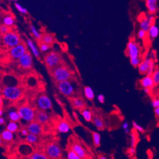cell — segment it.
I'll list each match as a JSON object with an SVG mask.
<instances>
[{"instance_id": "obj_1", "label": "cell", "mask_w": 159, "mask_h": 159, "mask_svg": "<svg viewBox=\"0 0 159 159\" xmlns=\"http://www.w3.org/2000/svg\"><path fill=\"white\" fill-rule=\"evenodd\" d=\"M51 75L56 83L70 81L73 77V73L67 67L60 65L51 69Z\"/></svg>"}, {"instance_id": "obj_2", "label": "cell", "mask_w": 159, "mask_h": 159, "mask_svg": "<svg viewBox=\"0 0 159 159\" xmlns=\"http://www.w3.org/2000/svg\"><path fill=\"white\" fill-rule=\"evenodd\" d=\"M2 96L9 101H17L22 96V90L17 86H5L2 89Z\"/></svg>"}, {"instance_id": "obj_3", "label": "cell", "mask_w": 159, "mask_h": 159, "mask_svg": "<svg viewBox=\"0 0 159 159\" xmlns=\"http://www.w3.org/2000/svg\"><path fill=\"white\" fill-rule=\"evenodd\" d=\"M44 62L49 70L62 64V55L56 52H50L47 53L44 58Z\"/></svg>"}, {"instance_id": "obj_4", "label": "cell", "mask_w": 159, "mask_h": 159, "mask_svg": "<svg viewBox=\"0 0 159 159\" xmlns=\"http://www.w3.org/2000/svg\"><path fill=\"white\" fill-rule=\"evenodd\" d=\"M17 111L21 118L27 122H31L35 120L36 111L27 105H24L18 108Z\"/></svg>"}, {"instance_id": "obj_5", "label": "cell", "mask_w": 159, "mask_h": 159, "mask_svg": "<svg viewBox=\"0 0 159 159\" xmlns=\"http://www.w3.org/2000/svg\"><path fill=\"white\" fill-rule=\"evenodd\" d=\"M137 67L140 74L144 76H152L156 68L155 62L152 58L143 60Z\"/></svg>"}, {"instance_id": "obj_6", "label": "cell", "mask_w": 159, "mask_h": 159, "mask_svg": "<svg viewBox=\"0 0 159 159\" xmlns=\"http://www.w3.org/2000/svg\"><path fill=\"white\" fill-rule=\"evenodd\" d=\"M56 87L59 92L66 97H73L75 94V87L71 80L56 83Z\"/></svg>"}, {"instance_id": "obj_7", "label": "cell", "mask_w": 159, "mask_h": 159, "mask_svg": "<svg viewBox=\"0 0 159 159\" xmlns=\"http://www.w3.org/2000/svg\"><path fill=\"white\" fill-rule=\"evenodd\" d=\"M3 44L8 48H12L22 42L20 36L14 31H9L2 36Z\"/></svg>"}, {"instance_id": "obj_8", "label": "cell", "mask_w": 159, "mask_h": 159, "mask_svg": "<svg viewBox=\"0 0 159 159\" xmlns=\"http://www.w3.org/2000/svg\"><path fill=\"white\" fill-rule=\"evenodd\" d=\"M45 153L48 158L57 159L62 157V151L60 146L56 143H49L45 148Z\"/></svg>"}, {"instance_id": "obj_9", "label": "cell", "mask_w": 159, "mask_h": 159, "mask_svg": "<svg viewBox=\"0 0 159 159\" xmlns=\"http://www.w3.org/2000/svg\"><path fill=\"white\" fill-rule=\"evenodd\" d=\"M126 55L130 60L141 57V48L134 39H131L127 43L126 46Z\"/></svg>"}, {"instance_id": "obj_10", "label": "cell", "mask_w": 159, "mask_h": 159, "mask_svg": "<svg viewBox=\"0 0 159 159\" xmlns=\"http://www.w3.org/2000/svg\"><path fill=\"white\" fill-rule=\"evenodd\" d=\"M36 106L39 110L48 111L52 108L53 104L51 99L46 95H41L36 100Z\"/></svg>"}, {"instance_id": "obj_11", "label": "cell", "mask_w": 159, "mask_h": 159, "mask_svg": "<svg viewBox=\"0 0 159 159\" xmlns=\"http://www.w3.org/2000/svg\"><path fill=\"white\" fill-rule=\"evenodd\" d=\"M27 52V48L25 43H21L17 46L10 48L9 52L10 56L14 60H18Z\"/></svg>"}, {"instance_id": "obj_12", "label": "cell", "mask_w": 159, "mask_h": 159, "mask_svg": "<svg viewBox=\"0 0 159 159\" xmlns=\"http://www.w3.org/2000/svg\"><path fill=\"white\" fill-rule=\"evenodd\" d=\"M19 66L24 69H29L33 67V59L32 55L28 51L18 60Z\"/></svg>"}, {"instance_id": "obj_13", "label": "cell", "mask_w": 159, "mask_h": 159, "mask_svg": "<svg viewBox=\"0 0 159 159\" xmlns=\"http://www.w3.org/2000/svg\"><path fill=\"white\" fill-rule=\"evenodd\" d=\"M71 148L77 153V155L80 157L81 159L89 158L87 157L88 155H87L86 150L79 143H78L77 142H73L71 145Z\"/></svg>"}, {"instance_id": "obj_14", "label": "cell", "mask_w": 159, "mask_h": 159, "mask_svg": "<svg viewBox=\"0 0 159 159\" xmlns=\"http://www.w3.org/2000/svg\"><path fill=\"white\" fill-rule=\"evenodd\" d=\"M26 128L27 129L29 133H32L37 136L41 134L43 131L42 125L35 120L31 122H29Z\"/></svg>"}, {"instance_id": "obj_15", "label": "cell", "mask_w": 159, "mask_h": 159, "mask_svg": "<svg viewBox=\"0 0 159 159\" xmlns=\"http://www.w3.org/2000/svg\"><path fill=\"white\" fill-rule=\"evenodd\" d=\"M49 120V116L45 111L39 110L36 112L35 121L41 125L46 124Z\"/></svg>"}, {"instance_id": "obj_16", "label": "cell", "mask_w": 159, "mask_h": 159, "mask_svg": "<svg viewBox=\"0 0 159 159\" xmlns=\"http://www.w3.org/2000/svg\"><path fill=\"white\" fill-rule=\"evenodd\" d=\"M140 84L143 89L149 88V89H150L151 90H152L155 87V84H154L152 76H148V75L145 76L141 79V80L140 81Z\"/></svg>"}, {"instance_id": "obj_17", "label": "cell", "mask_w": 159, "mask_h": 159, "mask_svg": "<svg viewBox=\"0 0 159 159\" xmlns=\"http://www.w3.org/2000/svg\"><path fill=\"white\" fill-rule=\"evenodd\" d=\"M158 0H145L146 7L148 14H156L158 10Z\"/></svg>"}, {"instance_id": "obj_18", "label": "cell", "mask_w": 159, "mask_h": 159, "mask_svg": "<svg viewBox=\"0 0 159 159\" xmlns=\"http://www.w3.org/2000/svg\"><path fill=\"white\" fill-rule=\"evenodd\" d=\"M72 104L73 107L79 110H83L86 108V103L84 99L81 97H74L72 99Z\"/></svg>"}, {"instance_id": "obj_19", "label": "cell", "mask_w": 159, "mask_h": 159, "mask_svg": "<svg viewBox=\"0 0 159 159\" xmlns=\"http://www.w3.org/2000/svg\"><path fill=\"white\" fill-rule=\"evenodd\" d=\"M56 130L59 133H67L71 130V126L67 121L60 122L57 125Z\"/></svg>"}, {"instance_id": "obj_20", "label": "cell", "mask_w": 159, "mask_h": 159, "mask_svg": "<svg viewBox=\"0 0 159 159\" xmlns=\"http://www.w3.org/2000/svg\"><path fill=\"white\" fill-rule=\"evenodd\" d=\"M158 34H159L158 27L156 25H155V24H152L147 32L148 37L150 38L151 41H153L155 38L158 37Z\"/></svg>"}, {"instance_id": "obj_21", "label": "cell", "mask_w": 159, "mask_h": 159, "mask_svg": "<svg viewBox=\"0 0 159 159\" xmlns=\"http://www.w3.org/2000/svg\"><path fill=\"white\" fill-rule=\"evenodd\" d=\"M26 44L27 45V46H29L30 49H31L32 53L36 58H39V56H40V53H39V49L37 48L36 44L34 43V41L32 40V39L27 38L26 39Z\"/></svg>"}, {"instance_id": "obj_22", "label": "cell", "mask_w": 159, "mask_h": 159, "mask_svg": "<svg viewBox=\"0 0 159 159\" xmlns=\"http://www.w3.org/2000/svg\"><path fill=\"white\" fill-rule=\"evenodd\" d=\"M91 122L98 130H103L105 129V122L100 117L93 116Z\"/></svg>"}, {"instance_id": "obj_23", "label": "cell", "mask_w": 159, "mask_h": 159, "mask_svg": "<svg viewBox=\"0 0 159 159\" xmlns=\"http://www.w3.org/2000/svg\"><path fill=\"white\" fill-rule=\"evenodd\" d=\"M39 41L43 43L52 45L55 41V38H54V36L51 34L45 33L41 35V37Z\"/></svg>"}, {"instance_id": "obj_24", "label": "cell", "mask_w": 159, "mask_h": 159, "mask_svg": "<svg viewBox=\"0 0 159 159\" xmlns=\"http://www.w3.org/2000/svg\"><path fill=\"white\" fill-rule=\"evenodd\" d=\"M152 24L149 22V21L148 20L146 16L145 17H142L140 19V29L143 30V31H146V33L148 32V31L150 29V26Z\"/></svg>"}, {"instance_id": "obj_25", "label": "cell", "mask_w": 159, "mask_h": 159, "mask_svg": "<svg viewBox=\"0 0 159 159\" xmlns=\"http://www.w3.org/2000/svg\"><path fill=\"white\" fill-rule=\"evenodd\" d=\"M0 136H1L3 141L6 142H10L13 141L14 138V133L10 131L7 130L3 131Z\"/></svg>"}, {"instance_id": "obj_26", "label": "cell", "mask_w": 159, "mask_h": 159, "mask_svg": "<svg viewBox=\"0 0 159 159\" xmlns=\"http://www.w3.org/2000/svg\"><path fill=\"white\" fill-rule=\"evenodd\" d=\"M81 111H82L81 115H82L83 117L84 118L85 121H86L87 122H91L93 117L92 112L89 110V109H87L86 108L83 109V110H81Z\"/></svg>"}, {"instance_id": "obj_27", "label": "cell", "mask_w": 159, "mask_h": 159, "mask_svg": "<svg viewBox=\"0 0 159 159\" xmlns=\"http://www.w3.org/2000/svg\"><path fill=\"white\" fill-rule=\"evenodd\" d=\"M84 93L85 97L88 100L93 101L95 98V93L93 89L89 86H85L84 87Z\"/></svg>"}, {"instance_id": "obj_28", "label": "cell", "mask_w": 159, "mask_h": 159, "mask_svg": "<svg viewBox=\"0 0 159 159\" xmlns=\"http://www.w3.org/2000/svg\"><path fill=\"white\" fill-rule=\"evenodd\" d=\"M8 117L9 120L10 121H13V122H18L21 119L17 111H10L8 114Z\"/></svg>"}, {"instance_id": "obj_29", "label": "cell", "mask_w": 159, "mask_h": 159, "mask_svg": "<svg viewBox=\"0 0 159 159\" xmlns=\"http://www.w3.org/2000/svg\"><path fill=\"white\" fill-rule=\"evenodd\" d=\"M3 24L11 27L15 24V18L12 15H6L3 19Z\"/></svg>"}, {"instance_id": "obj_30", "label": "cell", "mask_w": 159, "mask_h": 159, "mask_svg": "<svg viewBox=\"0 0 159 159\" xmlns=\"http://www.w3.org/2000/svg\"><path fill=\"white\" fill-rule=\"evenodd\" d=\"M6 130L14 133L17 132L19 130V124L17 122L10 121L6 126Z\"/></svg>"}, {"instance_id": "obj_31", "label": "cell", "mask_w": 159, "mask_h": 159, "mask_svg": "<svg viewBox=\"0 0 159 159\" xmlns=\"http://www.w3.org/2000/svg\"><path fill=\"white\" fill-rule=\"evenodd\" d=\"M92 138L94 146L96 148L100 147L101 145V135L97 132H93Z\"/></svg>"}, {"instance_id": "obj_32", "label": "cell", "mask_w": 159, "mask_h": 159, "mask_svg": "<svg viewBox=\"0 0 159 159\" xmlns=\"http://www.w3.org/2000/svg\"><path fill=\"white\" fill-rule=\"evenodd\" d=\"M25 140L29 144H36L38 142V136L37 135L29 133L25 137Z\"/></svg>"}, {"instance_id": "obj_33", "label": "cell", "mask_w": 159, "mask_h": 159, "mask_svg": "<svg viewBox=\"0 0 159 159\" xmlns=\"http://www.w3.org/2000/svg\"><path fill=\"white\" fill-rule=\"evenodd\" d=\"M29 158L31 159H48V157L45 153L43 152H34L30 155Z\"/></svg>"}, {"instance_id": "obj_34", "label": "cell", "mask_w": 159, "mask_h": 159, "mask_svg": "<svg viewBox=\"0 0 159 159\" xmlns=\"http://www.w3.org/2000/svg\"><path fill=\"white\" fill-rule=\"evenodd\" d=\"M30 30H31V33L33 34V35L34 36V37L37 39V40L38 41L40 40L42 34H41L37 31V29L36 28V27L33 24L30 25Z\"/></svg>"}, {"instance_id": "obj_35", "label": "cell", "mask_w": 159, "mask_h": 159, "mask_svg": "<svg viewBox=\"0 0 159 159\" xmlns=\"http://www.w3.org/2000/svg\"><path fill=\"white\" fill-rule=\"evenodd\" d=\"M151 76L152 77L155 86H158L159 85V68H156Z\"/></svg>"}, {"instance_id": "obj_36", "label": "cell", "mask_w": 159, "mask_h": 159, "mask_svg": "<svg viewBox=\"0 0 159 159\" xmlns=\"http://www.w3.org/2000/svg\"><path fill=\"white\" fill-rule=\"evenodd\" d=\"M67 158L68 159H81L77 153L73 151L71 148L69 149L67 153Z\"/></svg>"}, {"instance_id": "obj_37", "label": "cell", "mask_w": 159, "mask_h": 159, "mask_svg": "<svg viewBox=\"0 0 159 159\" xmlns=\"http://www.w3.org/2000/svg\"><path fill=\"white\" fill-rule=\"evenodd\" d=\"M15 7L16 8V9L17 10H18L20 13L22 14V15H26V14H28L27 9L25 8H24V7L22 6L21 4H19V3H17V2H15Z\"/></svg>"}, {"instance_id": "obj_38", "label": "cell", "mask_w": 159, "mask_h": 159, "mask_svg": "<svg viewBox=\"0 0 159 159\" xmlns=\"http://www.w3.org/2000/svg\"><path fill=\"white\" fill-rule=\"evenodd\" d=\"M39 50H40L43 53L48 52L49 49H50L51 48H52L51 45L46 44V43H41V42H39Z\"/></svg>"}, {"instance_id": "obj_39", "label": "cell", "mask_w": 159, "mask_h": 159, "mask_svg": "<svg viewBox=\"0 0 159 159\" xmlns=\"http://www.w3.org/2000/svg\"><path fill=\"white\" fill-rule=\"evenodd\" d=\"M138 136L134 133H131L130 134V146L135 147L138 143Z\"/></svg>"}, {"instance_id": "obj_40", "label": "cell", "mask_w": 159, "mask_h": 159, "mask_svg": "<svg viewBox=\"0 0 159 159\" xmlns=\"http://www.w3.org/2000/svg\"><path fill=\"white\" fill-rule=\"evenodd\" d=\"M9 31H10V27H8L7 25L3 24L0 25V35H2L3 36Z\"/></svg>"}, {"instance_id": "obj_41", "label": "cell", "mask_w": 159, "mask_h": 159, "mask_svg": "<svg viewBox=\"0 0 159 159\" xmlns=\"http://www.w3.org/2000/svg\"><path fill=\"white\" fill-rule=\"evenodd\" d=\"M142 61V57H138L136 58H133L130 60V63L134 67H137Z\"/></svg>"}, {"instance_id": "obj_42", "label": "cell", "mask_w": 159, "mask_h": 159, "mask_svg": "<svg viewBox=\"0 0 159 159\" xmlns=\"http://www.w3.org/2000/svg\"><path fill=\"white\" fill-rule=\"evenodd\" d=\"M137 36H138V39H143H143H145L148 36V35H147V33L146 31H143V30L140 29L137 33Z\"/></svg>"}, {"instance_id": "obj_43", "label": "cell", "mask_w": 159, "mask_h": 159, "mask_svg": "<svg viewBox=\"0 0 159 159\" xmlns=\"http://www.w3.org/2000/svg\"><path fill=\"white\" fill-rule=\"evenodd\" d=\"M132 125L133 127H134V130H136V131L140 132V133H144L145 132V130L143 127H142L141 126L139 125L137 122H136L135 121H133L132 122Z\"/></svg>"}, {"instance_id": "obj_44", "label": "cell", "mask_w": 159, "mask_h": 159, "mask_svg": "<svg viewBox=\"0 0 159 159\" xmlns=\"http://www.w3.org/2000/svg\"><path fill=\"white\" fill-rule=\"evenodd\" d=\"M146 17L148 18V20L152 24H154L155 22V20H156V17H155V14H149L148 15H146Z\"/></svg>"}, {"instance_id": "obj_45", "label": "cell", "mask_w": 159, "mask_h": 159, "mask_svg": "<svg viewBox=\"0 0 159 159\" xmlns=\"http://www.w3.org/2000/svg\"><path fill=\"white\" fill-rule=\"evenodd\" d=\"M151 105L153 108H156L159 106V98H156L153 99L151 102Z\"/></svg>"}, {"instance_id": "obj_46", "label": "cell", "mask_w": 159, "mask_h": 159, "mask_svg": "<svg viewBox=\"0 0 159 159\" xmlns=\"http://www.w3.org/2000/svg\"><path fill=\"white\" fill-rule=\"evenodd\" d=\"M127 153L130 154V155H131V156L134 155L136 154V148H135V147L131 146L127 150Z\"/></svg>"}, {"instance_id": "obj_47", "label": "cell", "mask_w": 159, "mask_h": 159, "mask_svg": "<svg viewBox=\"0 0 159 159\" xmlns=\"http://www.w3.org/2000/svg\"><path fill=\"white\" fill-rule=\"evenodd\" d=\"M97 98H98V102H100V103H103L105 102V96H104L103 95L100 94V95H99L98 96Z\"/></svg>"}, {"instance_id": "obj_48", "label": "cell", "mask_w": 159, "mask_h": 159, "mask_svg": "<svg viewBox=\"0 0 159 159\" xmlns=\"http://www.w3.org/2000/svg\"><path fill=\"white\" fill-rule=\"evenodd\" d=\"M20 133H21V135L22 136H24V137H26V136L29 134V131H28L27 128H22V129H21Z\"/></svg>"}, {"instance_id": "obj_49", "label": "cell", "mask_w": 159, "mask_h": 159, "mask_svg": "<svg viewBox=\"0 0 159 159\" xmlns=\"http://www.w3.org/2000/svg\"><path fill=\"white\" fill-rule=\"evenodd\" d=\"M154 114L156 117H159V106L156 108H154Z\"/></svg>"}, {"instance_id": "obj_50", "label": "cell", "mask_w": 159, "mask_h": 159, "mask_svg": "<svg viewBox=\"0 0 159 159\" xmlns=\"http://www.w3.org/2000/svg\"><path fill=\"white\" fill-rule=\"evenodd\" d=\"M129 127H130V125H129V123L127 122H124L122 124V128L123 130H126V129H129Z\"/></svg>"}, {"instance_id": "obj_51", "label": "cell", "mask_w": 159, "mask_h": 159, "mask_svg": "<svg viewBox=\"0 0 159 159\" xmlns=\"http://www.w3.org/2000/svg\"><path fill=\"white\" fill-rule=\"evenodd\" d=\"M5 124V118L2 117H0V126H2L4 125Z\"/></svg>"}, {"instance_id": "obj_52", "label": "cell", "mask_w": 159, "mask_h": 159, "mask_svg": "<svg viewBox=\"0 0 159 159\" xmlns=\"http://www.w3.org/2000/svg\"><path fill=\"white\" fill-rule=\"evenodd\" d=\"M144 89V92L146 93V94H147V95H149L150 93V92H151V89H149V88H144L143 89Z\"/></svg>"}, {"instance_id": "obj_53", "label": "cell", "mask_w": 159, "mask_h": 159, "mask_svg": "<svg viewBox=\"0 0 159 159\" xmlns=\"http://www.w3.org/2000/svg\"><path fill=\"white\" fill-rule=\"evenodd\" d=\"M3 101L2 95H0V108H2V107H3Z\"/></svg>"}, {"instance_id": "obj_54", "label": "cell", "mask_w": 159, "mask_h": 159, "mask_svg": "<svg viewBox=\"0 0 159 159\" xmlns=\"http://www.w3.org/2000/svg\"><path fill=\"white\" fill-rule=\"evenodd\" d=\"M3 114V109H2V108H0V117H2Z\"/></svg>"}, {"instance_id": "obj_55", "label": "cell", "mask_w": 159, "mask_h": 159, "mask_svg": "<svg viewBox=\"0 0 159 159\" xmlns=\"http://www.w3.org/2000/svg\"><path fill=\"white\" fill-rule=\"evenodd\" d=\"M130 130H129V129H126V130H124L125 134H129V133H130Z\"/></svg>"}, {"instance_id": "obj_56", "label": "cell", "mask_w": 159, "mask_h": 159, "mask_svg": "<svg viewBox=\"0 0 159 159\" xmlns=\"http://www.w3.org/2000/svg\"><path fill=\"white\" fill-rule=\"evenodd\" d=\"M2 143H3V140H2L1 136H0V146L2 145Z\"/></svg>"}, {"instance_id": "obj_57", "label": "cell", "mask_w": 159, "mask_h": 159, "mask_svg": "<svg viewBox=\"0 0 159 159\" xmlns=\"http://www.w3.org/2000/svg\"><path fill=\"white\" fill-rule=\"evenodd\" d=\"M102 157H98V158L100 159H106L107 157H102V155H101Z\"/></svg>"}, {"instance_id": "obj_58", "label": "cell", "mask_w": 159, "mask_h": 159, "mask_svg": "<svg viewBox=\"0 0 159 159\" xmlns=\"http://www.w3.org/2000/svg\"><path fill=\"white\" fill-rule=\"evenodd\" d=\"M8 1H10V2H17L18 0H8Z\"/></svg>"}]
</instances>
